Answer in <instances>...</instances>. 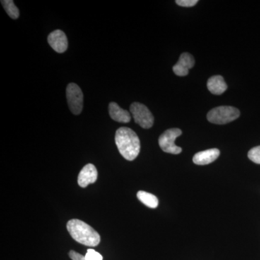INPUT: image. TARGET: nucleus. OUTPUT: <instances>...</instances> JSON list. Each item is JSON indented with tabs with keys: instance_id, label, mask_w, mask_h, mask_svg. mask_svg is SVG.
Segmentation results:
<instances>
[{
	"instance_id": "obj_8",
	"label": "nucleus",
	"mask_w": 260,
	"mask_h": 260,
	"mask_svg": "<svg viewBox=\"0 0 260 260\" xmlns=\"http://www.w3.org/2000/svg\"><path fill=\"white\" fill-rule=\"evenodd\" d=\"M194 57L189 53H183L177 64L173 67V71L178 76H186L189 74V70L194 67Z\"/></svg>"
},
{
	"instance_id": "obj_13",
	"label": "nucleus",
	"mask_w": 260,
	"mask_h": 260,
	"mask_svg": "<svg viewBox=\"0 0 260 260\" xmlns=\"http://www.w3.org/2000/svg\"><path fill=\"white\" fill-rule=\"evenodd\" d=\"M137 197L141 203L148 208H156L158 206V199L154 194L145 191H139L137 194Z\"/></svg>"
},
{
	"instance_id": "obj_14",
	"label": "nucleus",
	"mask_w": 260,
	"mask_h": 260,
	"mask_svg": "<svg viewBox=\"0 0 260 260\" xmlns=\"http://www.w3.org/2000/svg\"><path fill=\"white\" fill-rule=\"evenodd\" d=\"M1 3L10 18L15 19V20L19 18L20 12L13 0H2Z\"/></svg>"
},
{
	"instance_id": "obj_5",
	"label": "nucleus",
	"mask_w": 260,
	"mask_h": 260,
	"mask_svg": "<svg viewBox=\"0 0 260 260\" xmlns=\"http://www.w3.org/2000/svg\"><path fill=\"white\" fill-rule=\"evenodd\" d=\"M130 112L133 116L135 122L144 129L152 127L154 123V117L148 108L144 104L135 102L130 106Z\"/></svg>"
},
{
	"instance_id": "obj_1",
	"label": "nucleus",
	"mask_w": 260,
	"mask_h": 260,
	"mask_svg": "<svg viewBox=\"0 0 260 260\" xmlns=\"http://www.w3.org/2000/svg\"><path fill=\"white\" fill-rule=\"evenodd\" d=\"M115 143L119 153L126 160L132 161L139 155L140 139L133 129L128 127L119 128L116 132Z\"/></svg>"
},
{
	"instance_id": "obj_7",
	"label": "nucleus",
	"mask_w": 260,
	"mask_h": 260,
	"mask_svg": "<svg viewBox=\"0 0 260 260\" xmlns=\"http://www.w3.org/2000/svg\"><path fill=\"white\" fill-rule=\"evenodd\" d=\"M48 43L57 53H63L68 49V38L62 30H56L51 32L48 37Z\"/></svg>"
},
{
	"instance_id": "obj_2",
	"label": "nucleus",
	"mask_w": 260,
	"mask_h": 260,
	"mask_svg": "<svg viewBox=\"0 0 260 260\" xmlns=\"http://www.w3.org/2000/svg\"><path fill=\"white\" fill-rule=\"evenodd\" d=\"M67 229L77 242L87 246H96L100 244L99 233L90 225L78 220L72 219L67 223Z\"/></svg>"
},
{
	"instance_id": "obj_12",
	"label": "nucleus",
	"mask_w": 260,
	"mask_h": 260,
	"mask_svg": "<svg viewBox=\"0 0 260 260\" xmlns=\"http://www.w3.org/2000/svg\"><path fill=\"white\" fill-rule=\"evenodd\" d=\"M207 86L210 93L217 95H221L228 88L227 84L225 83L223 77L220 75L211 77L208 80Z\"/></svg>"
},
{
	"instance_id": "obj_11",
	"label": "nucleus",
	"mask_w": 260,
	"mask_h": 260,
	"mask_svg": "<svg viewBox=\"0 0 260 260\" xmlns=\"http://www.w3.org/2000/svg\"><path fill=\"white\" fill-rule=\"evenodd\" d=\"M109 115L113 120L120 123H128L131 121V116L128 111L121 109L115 102H112L109 105Z\"/></svg>"
},
{
	"instance_id": "obj_10",
	"label": "nucleus",
	"mask_w": 260,
	"mask_h": 260,
	"mask_svg": "<svg viewBox=\"0 0 260 260\" xmlns=\"http://www.w3.org/2000/svg\"><path fill=\"white\" fill-rule=\"evenodd\" d=\"M219 155H220V150L218 149H208L195 154L193 157V162L197 165H208L215 161L218 158Z\"/></svg>"
},
{
	"instance_id": "obj_4",
	"label": "nucleus",
	"mask_w": 260,
	"mask_h": 260,
	"mask_svg": "<svg viewBox=\"0 0 260 260\" xmlns=\"http://www.w3.org/2000/svg\"><path fill=\"white\" fill-rule=\"evenodd\" d=\"M182 134L180 129L172 128L166 130L158 139V144L162 151L165 153L177 155L181 153L182 149L175 144V140Z\"/></svg>"
},
{
	"instance_id": "obj_17",
	"label": "nucleus",
	"mask_w": 260,
	"mask_h": 260,
	"mask_svg": "<svg viewBox=\"0 0 260 260\" xmlns=\"http://www.w3.org/2000/svg\"><path fill=\"white\" fill-rule=\"evenodd\" d=\"M198 3V0H177L176 3L179 6L190 8L194 6Z\"/></svg>"
},
{
	"instance_id": "obj_18",
	"label": "nucleus",
	"mask_w": 260,
	"mask_h": 260,
	"mask_svg": "<svg viewBox=\"0 0 260 260\" xmlns=\"http://www.w3.org/2000/svg\"><path fill=\"white\" fill-rule=\"evenodd\" d=\"M69 256L72 260H85V256L82 255L74 250L70 251Z\"/></svg>"
},
{
	"instance_id": "obj_9",
	"label": "nucleus",
	"mask_w": 260,
	"mask_h": 260,
	"mask_svg": "<svg viewBox=\"0 0 260 260\" xmlns=\"http://www.w3.org/2000/svg\"><path fill=\"white\" fill-rule=\"evenodd\" d=\"M98 172L95 166L91 164H87L80 171L78 175V182L81 187H87L90 184H93L97 180Z\"/></svg>"
},
{
	"instance_id": "obj_15",
	"label": "nucleus",
	"mask_w": 260,
	"mask_h": 260,
	"mask_svg": "<svg viewBox=\"0 0 260 260\" xmlns=\"http://www.w3.org/2000/svg\"><path fill=\"white\" fill-rule=\"evenodd\" d=\"M248 158L256 164H260V146L251 148L248 153Z\"/></svg>"
},
{
	"instance_id": "obj_16",
	"label": "nucleus",
	"mask_w": 260,
	"mask_h": 260,
	"mask_svg": "<svg viewBox=\"0 0 260 260\" xmlns=\"http://www.w3.org/2000/svg\"><path fill=\"white\" fill-rule=\"evenodd\" d=\"M85 260H103L102 254L94 249H88L85 255Z\"/></svg>"
},
{
	"instance_id": "obj_3",
	"label": "nucleus",
	"mask_w": 260,
	"mask_h": 260,
	"mask_svg": "<svg viewBox=\"0 0 260 260\" xmlns=\"http://www.w3.org/2000/svg\"><path fill=\"white\" fill-rule=\"evenodd\" d=\"M240 116V112L237 108L222 106L214 108L208 113L207 119L215 124H225L236 120Z\"/></svg>"
},
{
	"instance_id": "obj_6",
	"label": "nucleus",
	"mask_w": 260,
	"mask_h": 260,
	"mask_svg": "<svg viewBox=\"0 0 260 260\" xmlns=\"http://www.w3.org/2000/svg\"><path fill=\"white\" fill-rule=\"evenodd\" d=\"M66 96L71 112L79 115L83 107V94L77 84L70 83L66 89Z\"/></svg>"
}]
</instances>
